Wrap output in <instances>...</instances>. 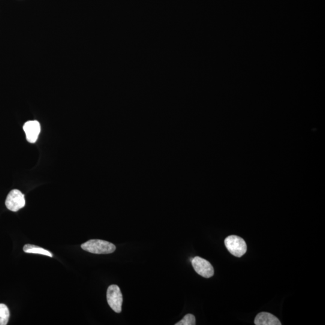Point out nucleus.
Instances as JSON below:
<instances>
[{
    "instance_id": "3",
    "label": "nucleus",
    "mask_w": 325,
    "mask_h": 325,
    "mask_svg": "<svg viewBox=\"0 0 325 325\" xmlns=\"http://www.w3.org/2000/svg\"><path fill=\"white\" fill-rule=\"evenodd\" d=\"M107 300L108 305L114 312L120 313L122 311L123 297L120 288L117 285H111L107 291Z\"/></svg>"
},
{
    "instance_id": "8",
    "label": "nucleus",
    "mask_w": 325,
    "mask_h": 325,
    "mask_svg": "<svg viewBox=\"0 0 325 325\" xmlns=\"http://www.w3.org/2000/svg\"><path fill=\"white\" fill-rule=\"evenodd\" d=\"M24 251L26 253H30V254H40L43 255L48 256V257H53V254L51 253L48 251V250L39 247L38 246L30 245V244H27L24 246L23 248Z\"/></svg>"
},
{
    "instance_id": "1",
    "label": "nucleus",
    "mask_w": 325,
    "mask_h": 325,
    "mask_svg": "<svg viewBox=\"0 0 325 325\" xmlns=\"http://www.w3.org/2000/svg\"><path fill=\"white\" fill-rule=\"evenodd\" d=\"M84 251L95 254H108L115 251L113 243L102 240H90L81 246Z\"/></svg>"
},
{
    "instance_id": "10",
    "label": "nucleus",
    "mask_w": 325,
    "mask_h": 325,
    "mask_svg": "<svg viewBox=\"0 0 325 325\" xmlns=\"http://www.w3.org/2000/svg\"><path fill=\"white\" fill-rule=\"evenodd\" d=\"M196 324V318L194 315L191 314H187L184 317L182 320L178 322L176 325H195Z\"/></svg>"
},
{
    "instance_id": "9",
    "label": "nucleus",
    "mask_w": 325,
    "mask_h": 325,
    "mask_svg": "<svg viewBox=\"0 0 325 325\" xmlns=\"http://www.w3.org/2000/svg\"><path fill=\"white\" fill-rule=\"evenodd\" d=\"M10 317L8 306L3 303H0V325H6L9 321Z\"/></svg>"
},
{
    "instance_id": "5",
    "label": "nucleus",
    "mask_w": 325,
    "mask_h": 325,
    "mask_svg": "<svg viewBox=\"0 0 325 325\" xmlns=\"http://www.w3.org/2000/svg\"><path fill=\"white\" fill-rule=\"evenodd\" d=\"M191 261L196 272L199 275L206 278H210L213 276L214 268L209 261L200 257H195Z\"/></svg>"
},
{
    "instance_id": "4",
    "label": "nucleus",
    "mask_w": 325,
    "mask_h": 325,
    "mask_svg": "<svg viewBox=\"0 0 325 325\" xmlns=\"http://www.w3.org/2000/svg\"><path fill=\"white\" fill-rule=\"evenodd\" d=\"M26 200L24 194L18 190H13L8 195L6 206L12 212H16L25 206Z\"/></svg>"
},
{
    "instance_id": "7",
    "label": "nucleus",
    "mask_w": 325,
    "mask_h": 325,
    "mask_svg": "<svg viewBox=\"0 0 325 325\" xmlns=\"http://www.w3.org/2000/svg\"><path fill=\"white\" fill-rule=\"evenodd\" d=\"M254 323L256 325H281L279 319L270 313L262 312L256 316Z\"/></svg>"
},
{
    "instance_id": "2",
    "label": "nucleus",
    "mask_w": 325,
    "mask_h": 325,
    "mask_svg": "<svg viewBox=\"0 0 325 325\" xmlns=\"http://www.w3.org/2000/svg\"><path fill=\"white\" fill-rule=\"evenodd\" d=\"M225 245L232 255L237 257H242L247 251L245 241L239 236H230L226 238Z\"/></svg>"
},
{
    "instance_id": "6",
    "label": "nucleus",
    "mask_w": 325,
    "mask_h": 325,
    "mask_svg": "<svg viewBox=\"0 0 325 325\" xmlns=\"http://www.w3.org/2000/svg\"><path fill=\"white\" fill-rule=\"evenodd\" d=\"M23 129L26 132L27 141L30 143H35L40 134V123L37 120H30L25 123Z\"/></svg>"
}]
</instances>
